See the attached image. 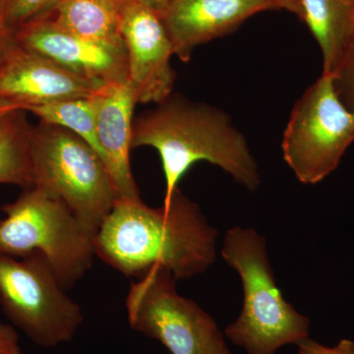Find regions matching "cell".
Returning <instances> with one entry per match:
<instances>
[{
	"instance_id": "cell-24",
	"label": "cell",
	"mask_w": 354,
	"mask_h": 354,
	"mask_svg": "<svg viewBox=\"0 0 354 354\" xmlns=\"http://www.w3.org/2000/svg\"><path fill=\"white\" fill-rule=\"evenodd\" d=\"M274 8L285 9L288 12L295 14L301 19V0H269Z\"/></svg>"
},
{
	"instance_id": "cell-18",
	"label": "cell",
	"mask_w": 354,
	"mask_h": 354,
	"mask_svg": "<svg viewBox=\"0 0 354 354\" xmlns=\"http://www.w3.org/2000/svg\"><path fill=\"white\" fill-rule=\"evenodd\" d=\"M62 0H9L7 21L11 29L46 15Z\"/></svg>"
},
{
	"instance_id": "cell-13",
	"label": "cell",
	"mask_w": 354,
	"mask_h": 354,
	"mask_svg": "<svg viewBox=\"0 0 354 354\" xmlns=\"http://www.w3.org/2000/svg\"><path fill=\"white\" fill-rule=\"evenodd\" d=\"M97 136L118 199H140L131 171L133 113L137 104L128 81L108 84L95 92Z\"/></svg>"
},
{
	"instance_id": "cell-26",
	"label": "cell",
	"mask_w": 354,
	"mask_h": 354,
	"mask_svg": "<svg viewBox=\"0 0 354 354\" xmlns=\"http://www.w3.org/2000/svg\"><path fill=\"white\" fill-rule=\"evenodd\" d=\"M138 1L143 3L144 6L150 7L151 9L160 15L171 0H138Z\"/></svg>"
},
{
	"instance_id": "cell-20",
	"label": "cell",
	"mask_w": 354,
	"mask_h": 354,
	"mask_svg": "<svg viewBox=\"0 0 354 354\" xmlns=\"http://www.w3.org/2000/svg\"><path fill=\"white\" fill-rule=\"evenodd\" d=\"M297 346V354H354V342L348 339H342L334 346H327L308 337Z\"/></svg>"
},
{
	"instance_id": "cell-11",
	"label": "cell",
	"mask_w": 354,
	"mask_h": 354,
	"mask_svg": "<svg viewBox=\"0 0 354 354\" xmlns=\"http://www.w3.org/2000/svg\"><path fill=\"white\" fill-rule=\"evenodd\" d=\"M99 90L14 38L0 58V99L22 104L25 111L29 106L91 97Z\"/></svg>"
},
{
	"instance_id": "cell-12",
	"label": "cell",
	"mask_w": 354,
	"mask_h": 354,
	"mask_svg": "<svg viewBox=\"0 0 354 354\" xmlns=\"http://www.w3.org/2000/svg\"><path fill=\"white\" fill-rule=\"evenodd\" d=\"M271 9L269 0H171L160 16L174 55L188 62L197 46L227 36Z\"/></svg>"
},
{
	"instance_id": "cell-3",
	"label": "cell",
	"mask_w": 354,
	"mask_h": 354,
	"mask_svg": "<svg viewBox=\"0 0 354 354\" xmlns=\"http://www.w3.org/2000/svg\"><path fill=\"white\" fill-rule=\"evenodd\" d=\"M221 256L239 272L243 288L241 315L225 328V337L246 354H276L308 339L310 321L283 297L274 279L267 244L254 228L232 227Z\"/></svg>"
},
{
	"instance_id": "cell-23",
	"label": "cell",
	"mask_w": 354,
	"mask_h": 354,
	"mask_svg": "<svg viewBox=\"0 0 354 354\" xmlns=\"http://www.w3.org/2000/svg\"><path fill=\"white\" fill-rule=\"evenodd\" d=\"M201 354H232L225 344L223 335L220 330H216L211 337H209Z\"/></svg>"
},
{
	"instance_id": "cell-10",
	"label": "cell",
	"mask_w": 354,
	"mask_h": 354,
	"mask_svg": "<svg viewBox=\"0 0 354 354\" xmlns=\"http://www.w3.org/2000/svg\"><path fill=\"white\" fill-rule=\"evenodd\" d=\"M13 38L97 88L128 81L125 46L97 43L77 36L58 26L48 14L16 28Z\"/></svg>"
},
{
	"instance_id": "cell-5",
	"label": "cell",
	"mask_w": 354,
	"mask_h": 354,
	"mask_svg": "<svg viewBox=\"0 0 354 354\" xmlns=\"http://www.w3.org/2000/svg\"><path fill=\"white\" fill-rule=\"evenodd\" d=\"M0 256H46L65 290L73 288L91 269L94 237L60 200L36 187L0 208Z\"/></svg>"
},
{
	"instance_id": "cell-1",
	"label": "cell",
	"mask_w": 354,
	"mask_h": 354,
	"mask_svg": "<svg viewBox=\"0 0 354 354\" xmlns=\"http://www.w3.org/2000/svg\"><path fill=\"white\" fill-rule=\"evenodd\" d=\"M218 230L180 190L160 208L140 199H118L94 237L100 259L128 278L162 267L176 281L198 276L216 257Z\"/></svg>"
},
{
	"instance_id": "cell-17",
	"label": "cell",
	"mask_w": 354,
	"mask_h": 354,
	"mask_svg": "<svg viewBox=\"0 0 354 354\" xmlns=\"http://www.w3.org/2000/svg\"><path fill=\"white\" fill-rule=\"evenodd\" d=\"M26 111L38 116L41 122L58 125L69 130L92 147L102 158V151L97 136V100L91 97H74L29 106Z\"/></svg>"
},
{
	"instance_id": "cell-14",
	"label": "cell",
	"mask_w": 354,
	"mask_h": 354,
	"mask_svg": "<svg viewBox=\"0 0 354 354\" xmlns=\"http://www.w3.org/2000/svg\"><path fill=\"white\" fill-rule=\"evenodd\" d=\"M302 22L319 44L324 75L334 76L354 46V0H301Z\"/></svg>"
},
{
	"instance_id": "cell-2",
	"label": "cell",
	"mask_w": 354,
	"mask_h": 354,
	"mask_svg": "<svg viewBox=\"0 0 354 354\" xmlns=\"http://www.w3.org/2000/svg\"><path fill=\"white\" fill-rule=\"evenodd\" d=\"M142 146L152 147L160 153L164 200L178 189L186 172L201 160L218 165L248 190L259 187V169L245 137L227 113L208 104L171 95L134 120L132 148Z\"/></svg>"
},
{
	"instance_id": "cell-6",
	"label": "cell",
	"mask_w": 354,
	"mask_h": 354,
	"mask_svg": "<svg viewBox=\"0 0 354 354\" xmlns=\"http://www.w3.org/2000/svg\"><path fill=\"white\" fill-rule=\"evenodd\" d=\"M0 305L7 318L35 344L57 348L75 337L84 321L46 255L0 256Z\"/></svg>"
},
{
	"instance_id": "cell-16",
	"label": "cell",
	"mask_w": 354,
	"mask_h": 354,
	"mask_svg": "<svg viewBox=\"0 0 354 354\" xmlns=\"http://www.w3.org/2000/svg\"><path fill=\"white\" fill-rule=\"evenodd\" d=\"M18 111L0 124V183L34 187L30 131L23 113Z\"/></svg>"
},
{
	"instance_id": "cell-7",
	"label": "cell",
	"mask_w": 354,
	"mask_h": 354,
	"mask_svg": "<svg viewBox=\"0 0 354 354\" xmlns=\"http://www.w3.org/2000/svg\"><path fill=\"white\" fill-rule=\"evenodd\" d=\"M353 142L354 114L339 99L334 78L322 74L291 111L283 160L300 183L312 185L335 171Z\"/></svg>"
},
{
	"instance_id": "cell-15",
	"label": "cell",
	"mask_w": 354,
	"mask_h": 354,
	"mask_svg": "<svg viewBox=\"0 0 354 354\" xmlns=\"http://www.w3.org/2000/svg\"><path fill=\"white\" fill-rule=\"evenodd\" d=\"M125 4L118 0H62L48 15L77 36L124 46L121 22Z\"/></svg>"
},
{
	"instance_id": "cell-21",
	"label": "cell",
	"mask_w": 354,
	"mask_h": 354,
	"mask_svg": "<svg viewBox=\"0 0 354 354\" xmlns=\"http://www.w3.org/2000/svg\"><path fill=\"white\" fill-rule=\"evenodd\" d=\"M0 354H22L17 333L6 324H0Z\"/></svg>"
},
{
	"instance_id": "cell-22",
	"label": "cell",
	"mask_w": 354,
	"mask_h": 354,
	"mask_svg": "<svg viewBox=\"0 0 354 354\" xmlns=\"http://www.w3.org/2000/svg\"><path fill=\"white\" fill-rule=\"evenodd\" d=\"M7 7L8 0H0V58L13 41V30L7 21Z\"/></svg>"
},
{
	"instance_id": "cell-25",
	"label": "cell",
	"mask_w": 354,
	"mask_h": 354,
	"mask_svg": "<svg viewBox=\"0 0 354 354\" xmlns=\"http://www.w3.org/2000/svg\"><path fill=\"white\" fill-rule=\"evenodd\" d=\"M18 111H25L22 104L0 99V124Z\"/></svg>"
},
{
	"instance_id": "cell-19",
	"label": "cell",
	"mask_w": 354,
	"mask_h": 354,
	"mask_svg": "<svg viewBox=\"0 0 354 354\" xmlns=\"http://www.w3.org/2000/svg\"><path fill=\"white\" fill-rule=\"evenodd\" d=\"M333 78L339 99L354 114V46Z\"/></svg>"
},
{
	"instance_id": "cell-8",
	"label": "cell",
	"mask_w": 354,
	"mask_h": 354,
	"mask_svg": "<svg viewBox=\"0 0 354 354\" xmlns=\"http://www.w3.org/2000/svg\"><path fill=\"white\" fill-rule=\"evenodd\" d=\"M169 270L155 267L128 290V322L132 329L157 339L171 354H201L218 329L213 317L193 300L181 297Z\"/></svg>"
},
{
	"instance_id": "cell-27",
	"label": "cell",
	"mask_w": 354,
	"mask_h": 354,
	"mask_svg": "<svg viewBox=\"0 0 354 354\" xmlns=\"http://www.w3.org/2000/svg\"><path fill=\"white\" fill-rule=\"evenodd\" d=\"M118 1L122 2V3H127V2L131 1V0H118Z\"/></svg>"
},
{
	"instance_id": "cell-28",
	"label": "cell",
	"mask_w": 354,
	"mask_h": 354,
	"mask_svg": "<svg viewBox=\"0 0 354 354\" xmlns=\"http://www.w3.org/2000/svg\"><path fill=\"white\" fill-rule=\"evenodd\" d=\"M8 2H9V0H8Z\"/></svg>"
},
{
	"instance_id": "cell-4",
	"label": "cell",
	"mask_w": 354,
	"mask_h": 354,
	"mask_svg": "<svg viewBox=\"0 0 354 354\" xmlns=\"http://www.w3.org/2000/svg\"><path fill=\"white\" fill-rule=\"evenodd\" d=\"M34 187L60 200L95 237L118 196L113 177L94 149L58 125L31 127Z\"/></svg>"
},
{
	"instance_id": "cell-9",
	"label": "cell",
	"mask_w": 354,
	"mask_h": 354,
	"mask_svg": "<svg viewBox=\"0 0 354 354\" xmlns=\"http://www.w3.org/2000/svg\"><path fill=\"white\" fill-rule=\"evenodd\" d=\"M121 35L127 55L128 82L137 104H160L172 95L174 50L160 14L138 0L123 8Z\"/></svg>"
}]
</instances>
